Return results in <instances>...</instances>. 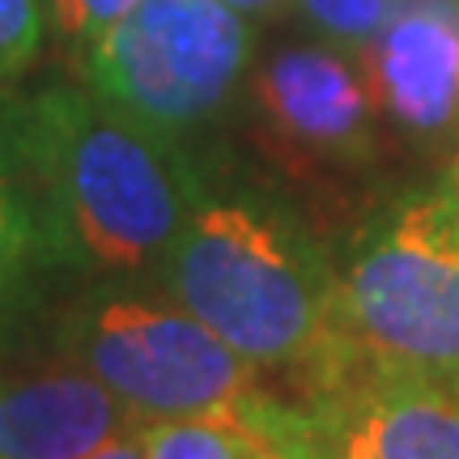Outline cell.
I'll use <instances>...</instances> for the list:
<instances>
[{
  "instance_id": "cell-19",
  "label": "cell",
  "mask_w": 459,
  "mask_h": 459,
  "mask_svg": "<svg viewBox=\"0 0 459 459\" xmlns=\"http://www.w3.org/2000/svg\"><path fill=\"white\" fill-rule=\"evenodd\" d=\"M0 400H4V392H0Z\"/></svg>"
},
{
  "instance_id": "cell-18",
  "label": "cell",
  "mask_w": 459,
  "mask_h": 459,
  "mask_svg": "<svg viewBox=\"0 0 459 459\" xmlns=\"http://www.w3.org/2000/svg\"><path fill=\"white\" fill-rule=\"evenodd\" d=\"M443 192L455 200V209H459V145H455V166H451V175H446V187H443Z\"/></svg>"
},
{
  "instance_id": "cell-8",
  "label": "cell",
  "mask_w": 459,
  "mask_h": 459,
  "mask_svg": "<svg viewBox=\"0 0 459 459\" xmlns=\"http://www.w3.org/2000/svg\"><path fill=\"white\" fill-rule=\"evenodd\" d=\"M361 73L375 107L421 136L459 119V4L395 0L387 26L361 48Z\"/></svg>"
},
{
  "instance_id": "cell-17",
  "label": "cell",
  "mask_w": 459,
  "mask_h": 459,
  "mask_svg": "<svg viewBox=\"0 0 459 459\" xmlns=\"http://www.w3.org/2000/svg\"><path fill=\"white\" fill-rule=\"evenodd\" d=\"M230 9H238V13H251V17H268L277 13V9H285L290 0H226Z\"/></svg>"
},
{
  "instance_id": "cell-3",
  "label": "cell",
  "mask_w": 459,
  "mask_h": 459,
  "mask_svg": "<svg viewBox=\"0 0 459 459\" xmlns=\"http://www.w3.org/2000/svg\"><path fill=\"white\" fill-rule=\"evenodd\" d=\"M336 349L358 370L412 375L459 392V209L412 200L336 277Z\"/></svg>"
},
{
  "instance_id": "cell-9",
  "label": "cell",
  "mask_w": 459,
  "mask_h": 459,
  "mask_svg": "<svg viewBox=\"0 0 459 459\" xmlns=\"http://www.w3.org/2000/svg\"><path fill=\"white\" fill-rule=\"evenodd\" d=\"M141 426L94 375H39L0 400V459H85Z\"/></svg>"
},
{
  "instance_id": "cell-4",
  "label": "cell",
  "mask_w": 459,
  "mask_h": 459,
  "mask_svg": "<svg viewBox=\"0 0 459 459\" xmlns=\"http://www.w3.org/2000/svg\"><path fill=\"white\" fill-rule=\"evenodd\" d=\"M251 60V26L226 0H136L90 43L85 82L136 124L179 136L226 107Z\"/></svg>"
},
{
  "instance_id": "cell-1",
  "label": "cell",
  "mask_w": 459,
  "mask_h": 459,
  "mask_svg": "<svg viewBox=\"0 0 459 459\" xmlns=\"http://www.w3.org/2000/svg\"><path fill=\"white\" fill-rule=\"evenodd\" d=\"M4 124L56 255L145 268L166 260L200 209V183L175 136L136 124L94 90L48 85L4 107Z\"/></svg>"
},
{
  "instance_id": "cell-11",
  "label": "cell",
  "mask_w": 459,
  "mask_h": 459,
  "mask_svg": "<svg viewBox=\"0 0 459 459\" xmlns=\"http://www.w3.org/2000/svg\"><path fill=\"white\" fill-rule=\"evenodd\" d=\"M145 459H277L273 446L243 417H187V421H145Z\"/></svg>"
},
{
  "instance_id": "cell-7",
  "label": "cell",
  "mask_w": 459,
  "mask_h": 459,
  "mask_svg": "<svg viewBox=\"0 0 459 459\" xmlns=\"http://www.w3.org/2000/svg\"><path fill=\"white\" fill-rule=\"evenodd\" d=\"M349 459H459V392L412 375H349L298 395Z\"/></svg>"
},
{
  "instance_id": "cell-13",
  "label": "cell",
  "mask_w": 459,
  "mask_h": 459,
  "mask_svg": "<svg viewBox=\"0 0 459 459\" xmlns=\"http://www.w3.org/2000/svg\"><path fill=\"white\" fill-rule=\"evenodd\" d=\"M48 30V0H0V85L26 73Z\"/></svg>"
},
{
  "instance_id": "cell-2",
  "label": "cell",
  "mask_w": 459,
  "mask_h": 459,
  "mask_svg": "<svg viewBox=\"0 0 459 459\" xmlns=\"http://www.w3.org/2000/svg\"><path fill=\"white\" fill-rule=\"evenodd\" d=\"M166 285L255 370H290L298 383L336 344L328 264L247 204H200L166 251Z\"/></svg>"
},
{
  "instance_id": "cell-15",
  "label": "cell",
  "mask_w": 459,
  "mask_h": 459,
  "mask_svg": "<svg viewBox=\"0 0 459 459\" xmlns=\"http://www.w3.org/2000/svg\"><path fill=\"white\" fill-rule=\"evenodd\" d=\"M132 4L136 0H51V17H56V26L68 39L94 43V39H102L119 17L128 13Z\"/></svg>"
},
{
  "instance_id": "cell-5",
  "label": "cell",
  "mask_w": 459,
  "mask_h": 459,
  "mask_svg": "<svg viewBox=\"0 0 459 459\" xmlns=\"http://www.w3.org/2000/svg\"><path fill=\"white\" fill-rule=\"evenodd\" d=\"M85 375L145 421L238 417L260 395L255 366L196 315L153 302H102L68 332Z\"/></svg>"
},
{
  "instance_id": "cell-6",
  "label": "cell",
  "mask_w": 459,
  "mask_h": 459,
  "mask_svg": "<svg viewBox=\"0 0 459 459\" xmlns=\"http://www.w3.org/2000/svg\"><path fill=\"white\" fill-rule=\"evenodd\" d=\"M264 124L302 166H358L375 149L370 82L328 48H285L255 82Z\"/></svg>"
},
{
  "instance_id": "cell-14",
  "label": "cell",
  "mask_w": 459,
  "mask_h": 459,
  "mask_svg": "<svg viewBox=\"0 0 459 459\" xmlns=\"http://www.w3.org/2000/svg\"><path fill=\"white\" fill-rule=\"evenodd\" d=\"M307 13L349 48H366L383 26L387 17L395 13V0H298Z\"/></svg>"
},
{
  "instance_id": "cell-16",
  "label": "cell",
  "mask_w": 459,
  "mask_h": 459,
  "mask_svg": "<svg viewBox=\"0 0 459 459\" xmlns=\"http://www.w3.org/2000/svg\"><path fill=\"white\" fill-rule=\"evenodd\" d=\"M85 459H145V443H141V426H132L128 434H119L111 443H102L94 455Z\"/></svg>"
},
{
  "instance_id": "cell-12",
  "label": "cell",
  "mask_w": 459,
  "mask_h": 459,
  "mask_svg": "<svg viewBox=\"0 0 459 459\" xmlns=\"http://www.w3.org/2000/svg\"><path fill=\"white\" fill-rule=\"evenodd\" d=\"M238 417L251 429H260V438L273 446L277 459H349L332 443L324 421L311 409H302L298 400H277V395L260 392Z\"/></svg>"
},
{
  "instance_id": "cell-10",
  "label": "cell",
  "mask_w": 459,
  "mask_h": 459,
  "mask_svg": "<svg viewBox=\"0 0 459 459\" xmlns=\"http://www.w3.org/2000/svg\"><path fill=\"white\" fill-rule=\"evenodd\" d=\"M39 247H48L39 204H34V192L26 183V170L17 162L4 111H0V319L22 290L30 264L39 260Z\"/></svg>"
}]
</instances>
